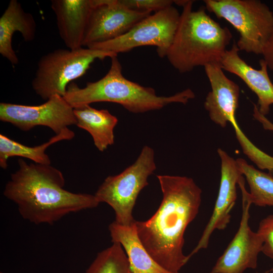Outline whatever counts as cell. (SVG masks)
Here are the masks:
<instances>
[{"mask_svg":"<svg viewBox=\"0 0 273 273\" xmlns=\"http://www.w3.org/2000/svg\"><path fill=\"white\" fill-rule=\"evenodd\" d=\"M163 195L154 214L146 221H135L138 236L153 259L165 269L179 272L188 262L183 253L184 234L197 215L202 190L191 177L157 175Z\"/></svg>","mask_w":273,"mask_h":273,"instance_id":"6da1fadb","label":"cell"},{"mask_svg":"<svg viewBox=\"0 0 273 273\" xmlns=\"http://www.w3.org/2000/svg\"><path fill=\"white\" fill-rule=\"evenodd\" d=\"M18 162L19 168L11 174L3 194L26 220L51 225L70 213L100 204L95 195L65 189L62 172L51 164L28 163L20 158Z\"/></svg>","mask_w":273,"mask_h":273,"instance_id":"7a4b0ae2","label":"cell"},{"mask_svg":"<svg viewBox=\"0 0 273 273\" xmlns=\"http://www.w3.org/2000/svg\"><path fill=\"white\" fill-rule=\"evenodd\" d=\"M193 1H175L183 11L166 57L179 72L220 63L233 35L206 12L205 7L193 10Z\"/></svg>","mask_w":273,"mask_h":273,"instance_id":"3957f363","label":"cell"},{"mask_svg":"<svg viewBox=\"0 0 273 273\" xmlns=\"http://www.w3.org/2000/svg\"><path fill=\"white\" fill-rule=\"evenodd\" d=\"M111 59L109 70L100 79L87 82L82 88L74 83L68 85L64 98L74 109L107 102L120 104L130 112L141 113L159 110L174 103L186 104L195 98L190 88L170 96H158L153 88L142 86L123 76L117 56Z\"/></svg>","mask_w":273,"mask_h":273,"instance_id":"277c9868","label":"cell"},{"mask_svg":"<svg viewBox=\"0 0 273 273\" xmlns=\"http://www.w3.org/2000/svg\"><path fill=\"white\" fill-rule=\"evenodd\" d=\"M117 56L113 52L88 48L55 50L39 59L32 88L46 101L55 95L64 97L70 82L83 76L96 60Z\"/></svg>","mask_w":273,"mask_h":273,"instance_id":"5b68a950","label":"cell"},{"mask_svg":"<svg viewBox=\"0 0 273 273\" xmlns=\"http://www.w3.org/2000/svg\"><path fill=\"white\" fill-rule=\"evenodd\" d=\"M205 7L239 32L240 51L262 55L273 30V12L259 0H205Z\"/></svg>","mask_w":273,"mask_h":273,"instance_id":"8992f818","label":"cell"},{"mask_svg":"<svg viewBox=\"0 0 273 273\" xmlns=\"http://www.w3.org/2000/svg\"><path fill=\"white\" fill-rule=\"evenodd\" d=\"M156 169L154 151L146 145L132 164L117 175L107 177L94 195L100 203L112 208L116 222L130 225L135 221L132 211L138 196Z\"/></svg>","mask_w":273,"mask_h":273,"instance_id":"52a82bcc","label":"cell"},{"mask_svg":"<svg viewBox=\"0 0 273 273\" xmlns=\"http://www.w3.org/2000/svg\"><path fill=\"white\" fill-rule=\"evenodd\" d=\"M180 15L178 10L171 6L142 19L124 34L87 48L118 54L135 48L151 46L157 48L160 57H166L178 26Z\"/></svg>","mask_w":273,"mask_h":273,"instance_id":"ba28073f","label":"cell"},{"mask_svg":"<svg viewBox=\"0 0 273 273\" xmlns=\"http://www.w3.org/2000/svg\"><path fill=\"white\" fill-rule=\"evenodd\" d=\"M0 120L24 131L36 126H47L56 134L77 123L74 108L59 95H55L37 106L1 103Z\"/></svg>","mask_w":273,"mask_h":273,"instance_id":"9c48e42d","label":"cell"},{"mask_svg":"<svg viewBox=\"0 0 273 273\" xmlns=\"http://www.w3.org/2000/svg\"><path fill=\"white\" fill-rule=\"evenodd\" d=\"M245 185L244 179L241 180L238 184L242 196V211L239 229L209 273H244L246 269L257 267L258 256L262 251L263 241L261 236L253 231L249 225L251 203Z\"/></svg>","mask_w":273,"mask_h":273,"instance_id":"30bf717a","label":"cell"},{"mask_svg":"<svg viewBox=\"0 0 273 273\" xmlns=\"http://www.w3.org/2000/svg\"><path fill=\"white\" fill-rule=\"evenodd\" d=\"M151 14L129 9L119 0H94L83 46L117 38Z\"/></svg>","mask_w":273,"mask_h":273,"instance_id":"8fae6325","label":"cell"},{"mask_svg":"<svg viewBox=\"0 0 273 273\" xmlns=\"http://www.w3.org/2000/svg\"><path fill=\"white\" fill-rule=\"evenodd\" d=\"M217 152L221 161V176L218 196L212 215L197 245L187 255L190 259L200 250L207 248L210 238L216 230H224L231 219V211L237 199V185L243 176L236 160L219 148Z\"/></svg>","mask_w":273,"mask_h":273,"instance_id":"7c38bea8","label":"cell"},{"mask_svg":"<svg viewBox=\"0 0 273 273\" xmlns=\"http://www.w3.org/2000/svg\"><path fill=\"white\" fill-rule=\"evenodd\" d=\"M204 67L211 88L205 98L204 108L211 120L224 128L228 122L236 119L240 87L225 75L220 63L209 64Z\"/></svg>","mask_w":273,"mask_h":273,"instance_id":"4fadbf2b","label":"cell"},{"mask_svg":"<svg viewBox=\"0 0 273 273\" xmlns=\"http://www.w3.org/2000/svg\"><path fill=\"white\" fill-rule=\"evenodd\" d=\"M236 42L227 50L220 61L223 70L240 78L257 97V109L262 115H267L273 104V83L268 73V66L262 59L259 61L260 68L256 69L248 65L239 54Z\"/></svg>","mask_w":273,"mask_h":273,"instance_id":"5bb4252c","label":"cell"},{"mask_svg":"<svg viewBox=\"0 0 273 273\" xmlns=\"http://www.w3.org/2000/svg\"><path fill=\"white\" fill-rule=\"evenodd\" d=\"M59 35L70 50L83 47L94 0H52Z\"/></svg>","mask_w":273,"mask_h":273,"instance_id":"9a60e30c","label":"cell"},{"mask_svg":"<svg viewBox=\"0 0 273 273\" xmlns=\"http://www.w3.org/2000/svg\"><path fill=\"white\" fill-rule=\"evenodd\" d=\"M16 32H19L25 41H31L35 37L36 24L33 16L26 12L19 2L11 0L0 18V54L13 65L19 63L12 45Z\"/></svg>","mask_w":273,"mask_h":273,"instance_id":"2e32d148","label":"cell"},{"mask_svg":"<svg viewBox=\"0 0 273 273\" xmlns=\"http://www.w3.org/2000/svg\"><path fill=\"white\" fill-rule=\"evenodd\" d=\"M135 221L127 226L115 221L109 225L112 243H118L124 248L132 272L174 273L162 267L151 256L139 238Z\"/></svg>","mask_w":273,"mask_h":273,"instance_id":"e0dca14e","label":"cell"},{"mask_svg":"<svg viewBox=\"0 0 273 273\" xmlns=\"http://www.w3.org/2000/svg\"><path fill=\"white\" fill-rule=\"evenodd\" d=\"M74 113L76 125L89 133L99 151L104 152L114 143V129L118 120L108 110H98L85 105L74 108Z\"/></svg>","mask_w":273,"mask_h":273,"instance_id":"ac0fdd59","label":"cell"},{"mask_svg":"<svg viewBox=\"0 0 273 273\" xmlns=\"http://www.w3.org/2000/svg\"><path fill=\"white\" fill-rule=\"evenodd\" d=\"M74 136V132L66 128L44 143L35 147H28L1 134L0 166L4 169H7L8 158L16 156L28 159L35 163L50 165L51 161L49 155L46 153L47 149L57 142L71 140Z\"/></svg>","mask_w":273,"mask_h":273,"instance_id":"d6986e66","label":"cell"},{"mask_svg":"<svg viewBox=\"0 0 273 273\" xmlns=\"http://www.w3.org/2000/svg\"><path fill=\"white\" fill-rule=\"evenodd\" d=\"M236 161L248 184L250 192H247V196L251 204L273 207V177L257 169L244 159L238 158Z\"/></svg>","mask_w":273,"mask_h":273,"instance_id":"ffe728a7","label":"cell"},{"mask_svg":"<svg viewBox=\"0 0 273 273\" xmlns=\"http://www.w3.org/2000/svg\"><path fill=\"white\" fill-rule=\"evenodd\" d=\"M85 273H133L122 246L113 244L99 252Z\"/></svg>","mask_w":273,"mask_h":273,"instance_id":"44dd1931","label":"cell"},{"mask_svg":"<svg viewBox=\"0 0 273 273\" xmlns=\"http://www.w3.org/2000/svg\"><path fill=\"white\" fill-rule=\"evenodd\" d=\"M119 3L131 10L143 12H157L172 6L171 0H119Z\"/></svg>","mask_w":273,"mask_h":273,"instance_id":"7402d4cb","label":"cell"},{"mask_svg":"<svg viewBox=\"0 0 273 273\" xmlns=\"http://www.w3.org/2000/svg\"><path fill=\"white\" fill-rule=\"evenodd\" d=\"M257 232L263 241L261 252L273 259V215H269L260 221ZM270 271L273 273V267Z\"/></svg>","mask_w":273,"mask_h":273,"instance_id":"603a6c76","label":"cell"},{"mask_svg":"<svg viewBox=\"0 0 273 273\" xmlns=\"http://www.w3.org/2000/svg\"><path fill=\"white\" fill-rule=\"evenodd\" d=\"M262 55L268 68L273 72V30L264 48Z\"/></svg>","mask_w":273,"mask_h":273,"instance_id":"cb8c5ba5","label":"cell"},{"mask_svg":"<svg viewBox=\"0 0 273 273\" xmlns=\"http://www.w3.org/2000/svg\"><path fill=\"white\" fill-rule=\"evenodd\" d=\"M254 117L259 120L263 125L264 128L273 131V124L271 123L264 115L259 112L256 105H254Z\"/></svg>","mask_w":273,"mask_h":273,"instance_id":"d4e9b609","label":"cell"},{"mask_svg":"<svg viewBox=\"0 0 273 273\" xmlns=\"http://www.w3.org/2000/svg\"><path fill=\"white\" fill-rule=\"evenodd\" d=\"M0 273H3V272H1Z\"/></svg>","mask_w":273,"mask_h":273,"instance_id":"484cf974","label":"cell"}]
</instances>
